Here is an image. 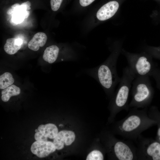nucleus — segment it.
<instances>
[{
  "instance_id": "obj_21",
  "label": "nucleus",
  "mask_w": 160,
  "mask_h": 160,
  "mask_svg": "<svg viewBox=\"0 0 160 160\" xmlns=\"http://www.w3.org/2000/svg\"><path fill=\"white\" fill-rule=\"evenodd\" d=\"M95 0H79L80 5L83 7H86L88 6Z\"/></svg>"
},
{
  "instance_id": "obj_23",
  "label": "nucleus",
  "mask_w": 160,
  "mask_h": 160,
  "mask_svg": "<svg viewBox=\"0 0 160 160\" xmlns=\"http://www.w3.org/2000/svg\"><path fill=\"white\" fill-rule=\"evenodd\" d=\"M15 9L11 8L9 10H8L7 12V14L8 15H10L13 13V12L15 10Z\"/></svg>"
},
{
  "instance_id": "obj_14",
  "label": "nucleus",
  "mask_w": 160,
  "mask_h": 160,
  "mask_svg": "<svg viewBox=\"0 0 160 160\" xmlns=\"http://www.w3.org/2000/svg\"><path fill=\"white\" fill-rule=\"evenodd\" d=\"M21 45L17 43V39L9 38L7 40L4 49L7 54L13 55L16 53L21 48Z\"/></svg>"
},
{
  "instance_id": "obj_10",
  "label": "nucleus",
  "mask_w": 160,
  "mask_h": 160,
  "mask_svg": "<svg viewBox=\"0 0 160 160\" xmlns=\"http://www.w3.org/2000/svg\"><path fill=\"white\" fill-rule=\"evenodd\" d=\"M75 135L71 131L62 130L58 132L54 138L53 143L56 149L60 150L64 147V145H70L74 141Z\"/></svg>"
},
{
  "instance_id": "obj_3",
  "label": "nucleus",
  "mask_w": 160,
  "mask_h": 160,
  "mask_svg": "<svg viewBox=\"0 0 160 160\" xmlns=\"http://www.w3.org/2000/svg\"><path fill=\"white\" fill-rule=\"evenodd\" d=\"M132 98L129 104L131 108H144L150 104L154 94L149 76H136L132 83Z\"/></svg>"
},
{
  "instance_id": "obj_5",
  "label": "nucleus",
  "mask_w": 160,
  "mask_h": 160,
  "mask_svg": "<svg viewBox=\"0 0 160 160\" xmlns=\"http://www.w3.org/2000/svg\"><path fill=\"white\" fill-rule=\"evenodd\" d=\"M121 53L126 57L128 66L136 76H151L157 67L153 57L145 51L139 53H131L122 48Z\"/></svg>"
},
{
  "instance_id": "obj_16",
  "label": "nucleus",
  "mask_w": 160,
  "mask_h": 160,
  "mask_svg": "<svg viewBox=\"0 0 160 160\" xmlns=\"http://www.w3.org/2000/svg\"><path fill=\"white\" fill-rule=\"evenodd\" d=\"M143 49L144 51L149 54L153 58L160 60V46L158 47L147 46Z\"/></svg>"
},
{
  "instance_id": "obj_24",
  "label": "nucleus",
  "mask_w": 160,
  "mask_h": 160,
  "mask_svg": "<svg viewBox=\"0 0 160 160\" xmlns=\"http://www.w3.org/2000/svg\"><path fill=\"white\" fill-rule=\"evenodd\" d=\"M20 5L19 4H17V3L15 4H13V5H12L11 6V7L12 8L15 9L16 8H17V7H19V6H20Z\"/></svg>"
},
{
  "instance_id": "obj_8",
  "label": "nucleus",
  "mask_w": 160,
  "mask_h": 160,
  "mask_svg": "<svg viewBox=\"0 0 160 160\" xmlns=\"http://www.w3.org/2000/svg\"><path fill=\"white\" fill-rule=\"evenodd\" d=\"M58 133V129L54 124L48 123L41 125L38 128L34 138L36 140L47 141V138L54 139Z\"/></svg>"
},
{
  "instance_id": "obj_19",
  "label": "nucleus",
  "mask_w": 160,
  "mask_h": 160,
  "mask_svg": "<svg viewBox=\"0 0 160 160\" xmlns=\"http://www.w3.org/2000/svg\"><path fill=\"white\" fill-rule=\"evenodd\" d=\"M63 0H51L50 5L52 9L54 11H57L60 8Z\"/></svg>"
},
{
  "instance_id": "obj_12",
  "label": "nucleus",
  "mask_w": 160,
  "mask_h": 160,
  "mask_svg": "<svg viewBox=\"0 0 160 160\" xmlns=\"http://www.w3.org/2000/svg\"><path fill=\"white\" fill-rule=\"evenodd\" d=\"M59 51V49L56 45H52L46 48L43 56L44 60L49 63H52L57 60Z\"/></svg>"
},
{
  "instance_id": "obj_7",
  "label": "nucleus",
  "mask_w": 160,
  "mask_h": 160,
  "mask_svg": "<svg viewBox=\"0 0 160 160\" xmlns=\"http://www.w3.org/2000/svg\"><path fill=\"white\" fill-rule=\"evenodd\" d=\"M53 143L49 141L36 140L32 145L31 150L33 154L39 158L45 157L56 150Z\"/></svg>"
},
{
  "instance_id": "obj_9",
  "label": "nucleus",
  "mask_w": 160,
  "mask_h": 160,
  "mask_svg": "<svg viewBox=\"0 0 160 160\" xmlns=\"http://www.w3.org/2000/svg\"><path fill=\"white\" fill-rule=\"evenodd\" d=\"M119 4L116 1H110L103 5L96 14L97 18L100 21L107 20L113 16L117 11Z\"/></svg>"
},
{
  "instance_id": "obj_1",
  "label": "nucleus",
  "mask_w": 160,
  "mask_h": 160,
  "mask_svg": "<svg viewBox=\"0 0 160 160\" xmlns=\"http://www.w3.org/2000/svg\"><path fill=\"white\" fill-rule=\"evenodd\" d=\"M148 111V107L141 110L130 108L127 115L116 124V133L124 138L136 142L141 133L155 123L149 116Z\"/></svg>"
},
{
  "instance_id": "obj_13",
  "label": "nucleus",
  "mask_w": 160,
  "mask_h": 160,
  "mask_svg": "<svg viewBox=\"0 0 160 160\" xmlns=\"http://www.w3.org/2000/svg\"><path fill=\"white\" fill-rule=\"evenodd\" d=\"M20 93V89L16 85L12 84L2 91L1 99L3 101L7 102L11 97L18 95Z\"/></svg>"
},
{
  "instance_id": "obj_18",
  "label": "nucleus",
  "mask_w": 160,
  "mask_h": 160,
  "mask_svg": "<svg viewBox=\"0 0 160 160\" xmlns=\"http://www.w3.org/2000/svg\"><path fill=\"white\" fill-rule=\"evenodd\" d=\"M151 76L155 79L156 87L160 90V68H156Z\"/></svg>"
},
{
  "instance_id": "obj_6",
  "label": "nucleus",
  "mask_w": 160,
  "mask_h": 160,
  "mask_svg": "<svg viewBox=\"0 0 160 160\" xmlns=\"http://www.w3.org/2000/svg\"><path fill=\"white\" fill-rule=\"evenodd\" d=\"M137 160H160V143L140 135L136 142Z\"/></svg>"
},
{
  "instance_id": "obj_17",
  "label": "nucleus",
  "mask_w": 160,
  "mask_h": 160,
  "mask_svg": "<svg viewBox=\"0 0 160 160\" xmlns=\"http://www.w3.org/2000/svg\"><path fill=\"white\" fill-rule=\"evenodd\" d=\"M104 156L101 152L98 150H94L91 152L87 155V160H103Z\"/></svg>"
},
{
  "instance_id": "obj_25",
  "label": "nucleus",
  "mask_w": 160,
  "mask_h": 160,
  "mask_svg": "<svg viewBox=\"0 0 160 160\" xmlns=\"http://www.w3.org/2000/svg\"><path fill=\"white\" fill-rule=\"evenodd\" d=\"M37 129H36L35 130V132H37Z\"/></svg>"
},
{
  "instance_id": "obj_15",
  "label": "nucleus",
  "mask_w": 160,
  "mask_h": 160,
  "mask_svg": "<svg viewBox=\"0 0 160 160\" xmlns=\"http://www.w3.org/2000/svg\"><path fill=\"white\" fill-rule=\"evenodd\" d=\"M14 82L12 74L9 72H5L0 76V89H4L12 84Z\"/></svg>"
},
{
  "instance_id": "obj_22",
  "label": "nucleus",
  "mask_w": 160,
  "mask_h": 160,
  "mask_svg": "<svg viewBox=\"0 0 160 160\" xmlns=\"http://www.w3.org/2000/svg\"><path fill=\"white\" fill-rule=\"evenodd\" d=\"M159 127L157 132V138L158 142L160 143V125Z\"/></svg>"
},
{
  "instance_id": "obj_20",
  "label": "nucleus",
  "mask_w": 160,
  "mask_h": 160,
  "mask_svg": "<svg viewBox=\"0 0 160 160\" xmlns=\"http://www.w3.org/2000/svg\"><path fill=\"white\" fill-rule=\"evenodd\" d=\"M31 2L29 1H27L22 3L20 6L26 10H28L31 9Z\"/></svg>"
},
{
  "instance_id": "obj_4",
  "label": "nucleus",
  "mask_w": 160,
  "mask_h": 160,
  "mask_svg": "<svg viewBox=\"0 0 160 160\" xmlns=\"http://www.w3.org/2000/svg\"><path fill=\"white\" fill-rule=\"evenodd\" d=\"M136 76L128 66L123 68L118 88L113 97L111 105L114 113L122 110L128 111V100L132 83Z\"/></svg>"
},
{
  "instance_id": "obj_2",
  "label": "nucleus",
  "mask_w": 160,
  "mask_h": 160,
  "mask_svg": "<svg viewBox=\"0 0 160 160\" xmlns=\"http://www.w3.org/2000/svg\"><path fill=\"white\" fill-rule=\"evenodd\" d=\"M123 41L118 43L110 56L95 68L88 71V73L95 78L108 95H112L115 88L120 81L116 70L118 57L121 52Z\"/></svg>"
},
{
  "instance_id": "obj_11",
  "label": "nucleus",
  "mask_w": 160,
  "mask_h": 160,
  "mask_svg": "<svg viewBox=\"0 0 160 160\" xmlns=\"http://www.w3.org/2000/svg\"><path fill=\"white\" fill-rule=\"evenodd\" d=\"M47 40V36L45 33L42 32L35 34L29 41L28 46V48L33 51H37L40 47L44 46Z\"/></svg>"
}]
</instances>
